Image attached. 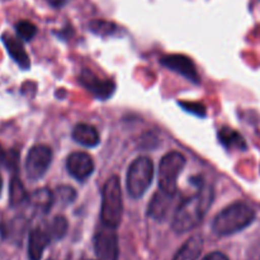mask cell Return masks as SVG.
<instances>
[{"mask_svg": "<svg viewBox=\"0 0 260 260\" xmlns=\"http://www.w3.org/2000/svg\"><path fill=\"white\" fill-rule=\"evenodd\" d=\"M154 178V164L146 156L137 157L128 168L126 179L127 192L131 197L141 198L146 193Z\"/></svg>", "mask_w": 260, "mask_h": 260, "instance_id": "obj_4", "label": "cell"}, {"mask_svg": "<svg viewBox=\"0 0 260 260\" xmlns=\"http://www.w3.org/2000/svg\"><path fill=\"white\" fill-rule=\"evenodd\" d=\"M2 189H3V179H2V175H0V194H2Z\"/></svg>", "mask_w": 260, "mask_h": 260, "instance_id": "obj_27", "label": "cell"}, {"mask_svg": "<svg viewBox=\"0 0 260 260\" xmlns=\"http://www.w3.org/2000/svg\"><path fill=\"white\" fill-rule=\"evenodd\" d=\"M30 203L35 206L37 210L42 211V212H47L51 208L53 203V194L46 188H42V189L36 190L33 194H30L29 197Z\"/></svg>", "mask_w": 260, "mask_h": 260, "instance_id": "obj_18", "label": "cell"}, {"mask_svg": "<svg viewBox=\"0 0 260 260\" xmlns=\"http://www.w3.org/2000/svg\"><path fill=\"white\" fill-rule=\"evenodd\" d=\"M123 216L121 182L117 175L108 178L102 190L101 217L103 225L117 229L121 225Z\"/></svg>", "mask_w": 260, "mask_h": 260, "instance_id": "obj_3", "label": "cell"}, {"mask_svg": "<svg viewBox=\"0 0 260 260\" xmlns=\"http://www.w3.org/2000/svg\"><path fill=\"white\" fill-rule=\"evenodd\" d=\"M66 231H68V221H66V218L62 217V216H57V217L53 218L52 223H51V228L48 229V233H50L51 238H63Z\"/></svg>", "mask_w": 260, "mask_h": 260, "instance_id": "obj_20", "label": "cell"}, {"mask_svg": "<svg viewBox=\"0 0 260 260\" xmlns=\"http://www.w3.org/2000/svg\"><path fill=\"white\" fill-rule=\"evenodd\" d=\"M255 218V211L246 203L236 202L221 211L212 223L213 233L218 236H229L243 231Z\"/></svg>", "mask_w": 260, "mask_h": 260, "instance_id": "obj_2", "label": "cell"}, {"mask_svg": "<svg viewBox=\"0 0 260 260\" xmlns=\"http://www.w3.org/2000/svg\"><path fill=\"white\" fill-rule=\"evenodd\" d=\"M160 62L164 66H167L169 70L175 71L179 75L184 76L189 81L193 83H198L200 81V76H198L197 70H196V65L189 57L184 55H167L161 58Z\"/></svg>", "mask_w": 260, "mask_h": 260, "instance_id": "obj_11", "label": "cell"}, {"mask_svg": "<svg viewBox=\"0 0 260 260\" xmlns=\"http://www.w3.org/2000/svg\"><path fill=\"white\" fill-rule=\"evenodd\" d=\"M90 29L94 33L101 36L112 35L116 29V25L111 22H104V20H94L90 23Z\"/></svg>", "mask_w": 260, "mask_h": 260, "instance_id": "obj_21", "label": "cell"}, {"mask_svg": "<svg viewBox=\"0 0 260 260\" xmlns=\"http://www.w3.org/2000/svg\"><path fill=\"white\" fill-rule=\"evenodd\" d=\"M116 229L103 225L94 236V251L99 260H118L119 245Z\"/></svg>", "mask_w": 260, "mask_h": 260, "instance_id": "obj_7", "label": "cell"}, {"mask_svg": "<svg viewBox=\"0 0 260 260\" xmlns=\"http://www.w3.org/2000/svg\"><path fill=\"white\" fill-rule=\"evenodd\" d=\"M203 260H229V258L220 251H215V253H211L207 256H205Z\"/></svg>", "mask_w": 260, "mask_h": 260, "instance_id": "obj_25", "label": "cell"}, {"mask_svg": "<svg viewBox=\"0 0 260 260\" xmlns=\"http://www.w3.org/2000/svg\"><path fill=\"white\" fill-rule=\"evenodd\" d=\"M180 107L185 109V111L190 112V113L196 114L198 117L206 116V107L202 103H190V102H182L179 103Z\"/></svg>", "mask_w": 260, "mask_h": 260, "instance_id": "obj_23", "label": "cell"}, {"mask_svg": "<svg viewBox=\"0 0 260 260\" xmlns=\"http://www.w3.org/2000/svg\"><path fill=\"white\" fill-rule=\"evenodd\" d=\"M50 260H53V259H50Z\"/></svg>", "mask_w": 260, "mask_h": 260, "instance_id": "obj_28", "label": "cell"}, {"mask_svg": "<svg viewBox=\"0 0 260 260\" xmlns=\"http://www.w3.org/2000/svg\"><path fill=\"white\" fill-rule=\"evenodd\" d=\"M203 250V238L194 235L188 239L178 250L173 260H197Z\"/></svg>", "mask_w": 260, "mask_h": 260, "instance_id": "obj_15", "label": "cell"}, {"mask_svg": "<svg viewBox=\"0 0 260 260\" xmlns=\"http://www.w3.org/2000/svg\"><path fill=\"white\" fill-rule=\"evenodd\" d=\"M178 193H168L159 189L152 197L147 208V215L156 221H162L169 216L170 211L174 207L175 201H178Z\"/></svg>", "mask_w": 260, "mask_h": 260, "instance_id": "obj_9", "label": "cell"}, {"mask_svg": "<svg viewBox=\"0 0 260 260\" xmlns=\"http://www.w3.org/2000/svg\"><path fill=\"white\" fill-rule=\"evenodd\" d=\"M15 30H17V35L24 41H30L37 35V27L32 22H29V20H20V22H18L15 24Z\"/></svg>", "mask_w": 260, "mask_h": 260, "instance_id": "obj_19", "label": "cell"}, {"mask_svg": "<svg viewBox=\"0 0 260 260\" xmlns=\"http://www.w3.org/2000/svg\"><path fill=\"white\" fill-rule=\"evenodd\" d=\"M218 140H220L221 144L225 147H228V149H246V144L244 137L241 136L238 131L228 128V127L220 128V131H218Z\"/></svg>", "mask_w": 260, "mask_h": 260, "instance_id": "obj_16", "label": "cell"}, {"mask_svg": "<svg viewBox=\"0 0 260 260\" xmlns=\"http://www.w3.org/2000/svg\"><path fill=\"white\" fill-rule=\"evenodd\" d=\"M73 139L75 140V142L85 147H94L101 141L95 127L86 123H79L74 127Z\"/></svg>", "mask_w": 260, "mask_h": 260, "instance_id": "obj_14", "label": "cell"}, {"mask_svg": "<svg viewBox=\"0 0 260 260\" xmlns=\"http://www.w3.org/2000/svg\"><path fill=\"white\" fill-rule=\"evenodd\" d=\"M47 2L50 3V4L52 5V7L60 8V7H62V5L65 4V3L68 2V0H47Z\"/></svg>", "mask_w": 260, "mask_h": 260, "instance_id": "obj_26", "label": "cell"}, {"mask_svg": "<svg viewBox=\"0 0 260 260\" xmlns=\"http://www.w3.org/2000/svg\"><path fill=\"white\" fill-rule=\"evenodd\" d=\"M28 198L27 192L24 189V185L20 182L18 177H13L10 180V187H9V202L12 207H17L20 206L25 200Z\"/></svg>", "mask_w": 260, "mask_h": 260, "instance_id": "obj_17", "label": "cell"}, {"mask_svg": "<svg viewBox=\"0 0 260 260\" xmlns=\"http://www.w3.org/2000/svg\"><path fill=\"white\" fill-rule=\"evenodd\" d=\"M213 202V190L210 187L201 188L196 194L178 206L173 217L172 228L177 234H184L197 228Z\"/></svg>", "mask_w": 260, "mask_h": 260, "instance_id": "obj_1", "label": "cell"}, {"mask_svg": "<svg viewBox=\"0 0 260 260\" xmlns=\"http://www.w3.org/2000/svg\"><path fill=\"white\" fill-rule=\"evenodd\" d=\"M57 196L60 197V200L65 203H71L76 197V193L73 188L66 187V185H62V187L57 188Z\"/></svg>", "mask_w": 260, "mask_h": 260, "instance_id": "obj_24", "label": "cell"}, {"mask_svg": "<svg viewBox=\"0 0 260 260\" xmlns=\"http://www.w3.org/2000/svg\"><path fill=\"white\" fill-rule=\"evenodd\" d=\"M3 43L7 47L8 53L10 55V57L17 62V65L19 68H22L23 70H27L30 66V60L29 56H28L27 51L24 50V46L23 43L18 40L17 37H13V36L4 33L2 36Z\"/></svg>", "mask_w": 260, "mask_h": 260, "instance_id": "obj_12", "label": "cell"}, {"mask_svg": "<svg viewBox=\"0 0 260 260\" xmlns=\"http://www.w3.org/2000/svg\"><path fill=\"white\" fill-rule=\"evenodd\" d=\"M19 160V155L17 151H9L5 152L4 149L0 146V164L5 165L9 169H15Z\"/></svg>", "mask_w": 260, "mask_h": 260, "instance_id": "obj_22", "label": "cell"}, {"mask_svg": "<svg viewBox=\"0 0 260 260\" xmlns=\"http://www.w3.org/2000/svg\"><path fill=\"white\" fill-rule=\"evenodd\" d=\"M185 167V157L180 152L165 155L159 164V187L168 193H177L178 178Z\"/></svg>", "mask_w": 260, "mask_h": 260, "instance_id": "obj_5", "label": "cell"}, {"mask_svg": "<svg viewBox=\"0 0 260 260\" xmlns=\"http://www.w3.org/2000/svg\"><path fill=\"white\" fill-rule=\"evenodd\" d=\"M66 169L71 177H74L79 182H84L93 174L94 161L90 155L86 152L76 151L69 155L66 160Z\"/></svg>", "mask_w": 260, "mask_h": 260, "instance_id": "obj_8", "label": "cell"}, {"mask_svg": "<svg viewBox=\"0 0 260 260\" xmlns=\"http://www.w3.org/2000/svg\"><path fill=\"white\" fill-rule=\"evenodd\" d=\"M51 235L48 230H42L37 228L30 231L29 241H28V256L30 260H41L46 246L50 244Z\"/></svg>", "mask_w": 260, "mask_h": 260, "instance_id": "obj_13", "label": "cell"}, {"mask_svg": "<svg viewBox=\"0 0 260 260\" xmlns=\"http://www.w3.org/2000/svg\"><path fill=\"white\" fill-rule=\"evenodd\" d=\"M52 162V150L45 145H37L29 150L25 157V173L30 180H38L47 173Z\"/></svg>", "mask_w": 260, "mask_h": 260, "instance_id": "obj_6", "label": "cell"}, {"mask_svg": "<svg viewBox=\"0 0 260 260\" xmlns=\"http://www.w3.org/2000/svg\"><path fill=\"white\" fill-rule=\"evenodd\" d=\"M80 83L94 96H96L98 99H102V101L108 99L114 93V89H116V84L113 81L99 79L98 76L94 75L89 70H83V73L80 75Z\"/></svg>", "mask_w": 260, "mask_h": 260, "instance_id": "obj_10", "label": "cell"}]
</instances>
